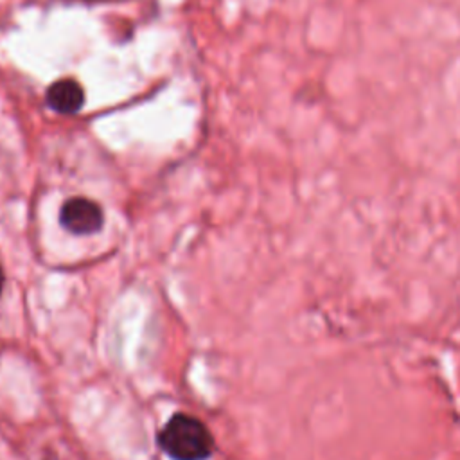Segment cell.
I'll use <instances>...</instances> for the list:
<instances>
[{
  "label": "cell",
  "instance_id": "obj_1",
  "mask_svg": "<svg viewBox=\"0 0 460 460\" xmlns=\"http://www.w3.org/2000/svg\"><path fill=\"white\" fill-rule=\"evenodd\" d=\"M162 449L174 460H205L212 453V435L201 420L176 413L160 431Z\"/></svg>",
  "mask_w": 460,
  "mask_h": 460
},
{
  "label": "cell",
  "instance_id": "obj_2",
  "mask_svg": "<svg viewBox=\"0 0 460 460\" xmlns=\"http://www.w3.org/2000/svg\"><path fill=\"white\" fill-rule=\"evenodd\" d=\"M102 219L101 207L86 198H70L63 203L59 212L61 225L77 235L97 232L102 226Z\"/></svg>",
  "mask_w": 460,
  "mask_h": 460
},
{
  "label": "cell",
  "instance_id": "obj_3",
  "mask_svg": "<svg viewBox=\"0 0 460 460\" xmlns=\"http://www.w3.org/2000/svg\"><path fill=\"white\" fill-rule=\"evenodd\" d=\"M47 104L63 115L77 113L84 104V92L74 79H59L47 90Z\"/></svg>",
  "mask_w": 460,
  "mask_h": 460
},
{
  "label": "cell",
  "instance_id": "obj_4",
  "mask_svg": "<svg viewBox=\"0 0 460 460\" xmlns=\"http://www.w3.org/2000/svg\"><path fill=\"white\" fill-rule=\"evenodd\" d=\"M2 289H4V271L0 270V293H2Z\"/></svg>",
  "mask_w": 460,
  "mask_h": 460
}]
</instances>
